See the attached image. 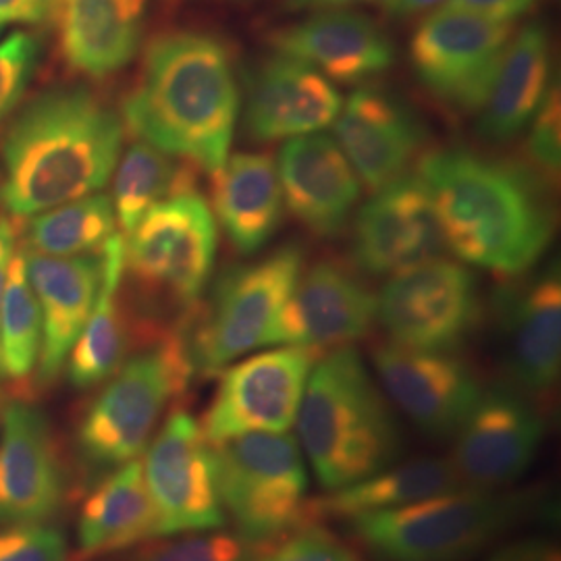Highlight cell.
I'll return each mask as SVG.
<instances>
[{"label": "cell", "mask_w": 561, "mask_h": 561, "mask_svg": "<svg viewBox=\"0 0 561 561\" xmlns=\"http://www.w3.org/2000/svg\"><path fill=\"white\" fill-rule=\"evenodd\" d=\"M445 248L500 275L533 268L553 238V206L535 173L472 150H437L419 167Z\"/></svg>", "instance_id": "6da1fadb"}, {"label": "cell", "mask_w": 561, "mask_h": 561, "mask_svg": "<svg viewBox=\"0 0 561 561\" xmlns=\"http://www.w3.org/2000/svg\"><path fill=\"white\" fill-rule=\"evenodd\" d=\"M121 141L123 123L90 90H44L4 134L2 210L36 217L96 194L117 167Z\"/></svg>", "instance_id": "7a4b0ae2"}, {"label": "cell", "mask_w": 561, "mask_h": 561, "mask_svg": "<svg viewBox=\"0 0 561 561\" xmlns=\"http://www.w3.org/2000/svg\"><path fill=\"white\" fill-rule=\"evenodd\" d=\"M238 111L236 71L221 42L175 32L150 44L123 123L138 140L215 173L229 157Z\"/></svg>", "instance_id": "3957f363"}, {"label": "cell", "mask_w": 561, "mask_h": 561, "mask_svg": "<svg viewBox=\"0 0 561 561\" xmlns=\"http://www.w3.org/2000/svg\"><path fill=\"white\" fill-rule=\"evenodd\" d=\"M298 431L327 491L368 479L400 461V424L360 354L341 345L317 362L304 389Z\"/></svg>", "instance_id": "277c9868"}, {"label": "cell", "mask_w": 561, "mask_h": 561, "mask_svg": "<svg viewBox=\"0 0 561 561\" xmlns=\"http://www.w3.org/2000/svg\"><path fill=\"white\" fill-rule=\"evenodd\" d=\"M530 512L522 493L461 486L387 512L347 518L362 547L381 561H463L497 541Z\"/></svg>", "instance_id": "5b68a950"}, {"label": "cell", "mask_w": 561, "mask_h": 561, "mask_svg": "<svg viewBox=\"0 0 561 561\" xmlns=\"http://www.w3.org/2000/svg\"><path fill=\"white\" fill-rule=\"evenodd\" d=\"M194 373L183 333L125 362L81 416L76 433L81 461L108 474L141 458L169 401L185 393Z\"/></svg>", "instance_id": "8992f818"}, {"label": "cell", "mask_w": 561, "mask_h": 561, "mask_svg": "<svg viewBox=\"0 0 561 561\" xmlns=\"http://www.w3.org/2000/svg\"><path fill=\"white\" fill-rule=\"evenodd\" d=\"M222 512L256 547L310 522L308 470L289 433H248L213 445Z\"/></svg>", "instance_id": "52a82bcc"}, {"label": "cell", "mask_w": 561, "mask_h": 561, "mask_svg": "<svg viewBox=\"0 0 561 561\" xmlns=\"http://www.w3.org/2000/svg\"><path fill=\"white\" fill-rule=\"evenodd\" d=\"M301 271L304 252L298 245H283L262 261L225 273L198 322L181 331L194 370L219 373L264 345Z\"/></svg>", "instance_id": "ba28073f"}, {"label": "cell", "mask_w": 561, "mask_h": 561, "mask_svg": "<svg viewBox=\"0 0 561 561\" xmlns=\"http://www.w3.org/2000/svg\"><path fill=\"white\" fill-rule=\"evenodd\" d=\"M514 36L507 21L443 7L416 30L410 57L416 78L445 106L479 113Z\"/></svg>", "instance_id": "9c48e42d"}, {"label": "cell", "mask_w": 561, "mask_h": 561, "mask_svg": "<svg viewBox=\"0 0 561 561\" xmlns=\"http://www.w3.org/2000/svg\"><path fill=\"white\" fill-rule=\"evenodd\" d=\"M377 319L396 345L454 352L481 319L479 283L458 262H422L393 275L382 287Z\"/></svg>", "instance_id": "30bf717a"}, {"label": "cell", "mask_w": 561, "mask_h": 561, "mask_svg": "<svg viewBox=\"0 0 561 561\" xmlns=\"http://www.w3.org/2000/svg\"><path fill=\"white\" fill-rule=\"evenodd\" d=\"M141 456L144 481L157 512V539L217 530L227 524L215 449L196 416L175 410Z\"/></svg>", "instance_id": "8fae6325"}, {"label": "cell", "mask_w": 561, "mask_h": 561, "mask_svg": "<svg viewBox=\"0 0 561 561\" xmlns=\"http://www.w3.org/2000/svg\"><path fill=\"white\" fill-rule=\"evenodd\" d=\"M317 350L280 345L229 366L202 416L210 445L248 433H289Z\"/></svg>", "instance_id": "7c38bea8"}, {"label": "cell", "mask_w": 561, "mask_h": 561, "mask_svg": "<svg viewBox=\"0 0 561 561\" xmlns=\"http://www.w3.org/2000/svg\"><path fill=\"white\" fill-rule=\"evenodd\" d=\"M217 222L196 192L152 206L125 241V266L148 289L192 304L213 273Z\"/></svg>", "instance_id": "4fadbf2b"}, {"label": "cell", "mask_w": 561, "mask_h": 561, "mask_svg": "<svg viewBox=\"0 0 561 561\" xmlns=\"http://www.w3.org/2000/svg\"><path fill=\"white\" fill-rule=\"evenodd\" d=\"M373 364L389 400L437 439L454 437L484 393L472 368L451 352L385 343L375 350Z\"/></svg>", "instance_id": "5bb4252c"}, {"label": "cell", "mask_w": 561, "mask_h": 561, "mask_svg": "<svg viewBox=\"0 0 561 561\" xmlns=\"http://www.w3.org/2000/svg\"><path fill=\"white\" fill-rule=\"evenodd\" d=\"M67 477L41 408L11 401L2 410L0 526L46 524L62 505Z\"/></svg>", "instance_id": "9a60e30c"}, {"label": "cell", "mask_w": 561, "mask_h": 561, "mask_svg": "<svg viewBox=\"0 0 561 561\" xmlns=\"http://www.w3.org/2000/svg\"><path fill=\"white\" fill-rule=\"evenodd\" d=\"M443 250L442 227L419 178L401 175L377 190L354 222V261L375 277H393Z\"/></svg>", "instance_id": "2e32d148"}, {"label": "cell", "mask_w": 561, "mask_h": 561, "mask_svg": "<svg viewBox=\"0 0 561 561\" xmlns=\"http://www.w3.org/2000/svg\"><path fill=\"white\" fill-rule=\"evenodd\" d=\"M377 319V296L335 262H319L291 289L264 345L321 350L364 337Z\"/></svg>", "instance_id": "e0dca14e"}, {"label": "cell", "mask_w": 561, "mask_h": 561, "mask_svg": "<svg viewBox=\"0 0 561 561\" xmlns=\"http://www.w3.org/2000/svg\"><path fill=\"white\" fill-rule=\"evenodd\" d=\"M539 412L510 391L482 393L456 433L451 463L461 482L474 489H503L533 466L541 447Z\"/></svg>", "instance_id": "ac0fdd59"}, {"label": "cell", "mask_w": 561, "mask_h": 561, "mask_svg": "<svg viewBox=\"0 0 561 561\" xmlns=\"http://www.w3.org/2000/svg\"><path fill=\"white\" fill-rule=\"evenodd\" d=\"M335 136L358 180L373 192L400 180L426 140L419 115L381 88H360L345 101Z\"/></svg>", "instance_id": "d6986e66"}, {"label": "cell", "mask_w": 561, "mask_h": 561, "mask_svg": "<svg viewBox=\"0 0 561 561\" xmlns=\"http://www.w3.org/2000/svg\"><path fill=\"white\" fill-rule=\"evenodd\" d=\"M343 99L319 69L277 53L248 78L245 129L259 141L319 134L340 117Z\"/></svg>", "instance_id": "ffe728a7"}, {"label": "cell", "mask_w": 561, "mask_h": 561, "mask_svg": "<svg viewBox=\"0 0 561 561\" xmlns=\"http://www.w3.org/2000/svg\"><path fill=\"white\" fill-rule=\"evenodd\" d=\"M275 164L289 213L317 236L341 233L360 198V180L340 144L321 131L300 136L280 148Z\"/></svg>", "instance_id": "44dd1931"}, {"label": "cell", "mask_w": 561, "mask_h": 561, "mask_svg": "<svg viewBox=\"0 0 561 561\" xmlns=\"http://www.w3.org/2000/svg\"><path fill=\"white\" fill-rule=\"evenodd\" d=\"M280 55L304 60L324 78L362 83L379 78L393 62L396 48L381 27L368 18L345 11H321L273 34Z\"/></svg>", "instance_id": "7402d4cb"}, {"label": "cell", "mask_w": 561, "mask_h": 561, "mask_svg": "<svg viewBox=\"0 0 561 561\" xmlns=\"http://www.w3.org/2000/svg\"><path fill=\"white\" fill-rule=\"evenodd\" d=\"M27 280L42 312L41 381H55L80 337L102 279V254L46 256L23 254Z\"/></svg>", "instance_id": "603a6c76"}, {"label": "cell", "mask_w": 561, "mask_h": 561, "mask_svg": "<svg viewBox=\"0 0 561 561\" xmlns=\"http://www.w3.org/2000/svg\"><path fill=\"white\" fill-rule=\"evenodd\" d=\"M60 50L80 73L106 78L140 46L146 0H53Z\"/></svg>", "instance_id": "cb8c5ba5"}, {"label": "cell", "mask_w": 561, "mask_h": 561, "mask_svg": "<svg viewBox=\"0 0 561 561\" xmlns=\"http://www.w3.org/2000/svg\"><path fill=\"white\" fill-rule=\"evenodd\" d=\"M213 175V208L227 238L241 254H256L279 227L283 215L277 164L266 154L227 157Z\"/></svg>", "instance_id": "d4e9b609"}, {"label": "cell", "mask_w": 561, "mask_h": 561, "mask_svg": "<svg viewBox=\"0 0 561 561\" xmlns=\"http://www.w3.org/2000/svg\"><path fill=\"white\" fill-rule=\"evenodd\" d=\"M152 539L157 512L138 458L108 472L81 505L76 558H104Z\"/></svg>", "instance_id": "484cf974"}, {"label": "cell", "mask_w": 561, "mask_h": 561, "mask_svg": "<svg viewBox=\"0 0 561 561\" xmlns=\"http://www.w3.org/2000/svg\"><path fill=\"white\" fill-rule=\"evenodd\" d=\"M553 85L549 34L541 25H526L512 36L493 88L482 104L479 129L489 140L518 136L533 121Z\"/></svg>", "instance_id": "4316f807"}, {"label": "cell", "mask_w": 561, "mask_h": 561, "mask_svg": "<svg viewBox=\"0 0 561 561\" xmlns=\"http://www.w3.org/2000/svg\"><path fill=\"white\" fill-rule=\"evenodd\" d=\"M507 364L522 389L542 393L560 377L561 280L549 271L507 304Z\"/></svg>", "instance_id": "83f0119b"}, {"label": "cell", "mask_w": 561, "mask_h": 561, "mask_svg": "<svg viewBox=\"0 0 561 561\" xmlns=\"http://www.w3.org/2000/svg\"><path fill=\"white\" fill-rule=\"evenodd\" d=\"M466 486L451 460L421 458L396 461L381 472L331 491L327 497L310 502V520L314 518H354L422 502Z\"/></svg>", "instance_id": "f1b7e54d"}, {"label": "cell", "mask_w": 561, "mask_h": 561, "mask_svg": "<svg viewBox=\"0 0 561 561\" xmlns=\"http://www.w3.org/2000/svg\"><path fill=\"white\" fill-rule=\"evenodd\" d=\"M125 273V240L113 233L102 245V279L92 312L80 337L67 356V379L88 389L101 385L117 373L125 354V331L121 322V279Z\"/></svg>", "instance_id": "f546056e"}, {"label": "cell", "mask_w": 561, "mask_h": 561, "mask_svg": "<svg viewBox=\"0 0 561 561\" xmlns=\"http://www.w3.org/2000/svg\"><path fill=\"white\" fill-rule=\"evenodd\" d=\"M192 192H196L192 164L138 141L121 159L111 201L123 231L129 233L152 206Z\"/></svg>", "instance_id": "4dcf8cb0"}, {"label": "cell", "mask_w": 561, "mask_h": 561, "mask_svg": "<svg viewBox=\"0 0 561 561\" xmlns=\"http://www.w3.org/2000/svg\"><path fill=\"white\" fill-rule=\"evenodd\" d=\"M115 208L104 194L60 204L36 215L30 222L27 241L46 256H81L102 248L115 233Z\"/></svg>", "instance_id": "1f68e13d"}, {"label": "cell", "mask_w": 561, "mask_h": 561, "mask_svg": "<svg viewBox=\"0 0 561 561\" xmlns=\"http://www.w3.org/2000/svg\"><path fill=\"white\" fill-rule=\"evenodd\" d=\"M42 312L27 280L25 256L13 252L0 306V356L4 377L27 379L41 360Z\"/></svg>", "instance_id": "d6a6232c"}, {"label": "cell", "mask_w": 561, "mask_h": 561, "mask_svg": "<svg viewBox=\"0 0 561 561\" xmlns=\"http://www.w3.org/2000/svg\"><path fill=\"white\" fill-rule=\"evenodd\" d=\"M162 539L167 541L146 545L129 561H254L262 549L221 528Z\"/></svg>", "instance_id": "836d02e7"}, {"label": "cell", "mask_w": 561, "mask_h": 561, "mask_svg": "<svg viewBox=\"0 0 561 561\" xmlns=\"http://www.w3.org/2000/svg\"><path fill=\"white\" fill-rule=\"evenodd\" d=\"M254 561H360L356 553L317 524H301L296 530L266 545L256 553Z\"/></svg>", "instance_id": "e575fe53"}, {"label": "cell", "mask_w": 561, "mask_h": 561, "mask_svg": "<svg viewBox=\"0 0 561 561\" xmlns=\"http://www.w3.org/2000/svg\"><path fill=\"white\" fill-rule=\"evenodd\" d=\"M38 62V41L15 32L0 42V119L9 115L27 90Z\"/></svg>", "instance_id": "d590c367"}, {"label": "cell", "mask_w": 561, "mask_h": 561, "mask_svg": "<svg viewBox=\"0 0 561 561\" xmlns=\"http://www.w3.org/2000/svg\"><path fill=\"white\" fill-rule=\"evenodd\" d=\"M0 561H69L65 535L46 524L0 526Z\"/></svg>", "instance_id": "8d00e7d4"}, {"label": "cell", "mask_w": 561, "mask_h": 561, "mask_svg": "<svg viewBox=\"0 0 561 561\" xmlns=\"http://www.w3.org/2000/svg\"><path fill=\"white\" fill-rule=\"evenodd\" d=\"M530 159L547 175H558L561 164V104L560 88L551 85L537 115L533 117L528 138Z\"/></svg>", "instance_id": "74e56055"}, {"label": "cell", "mask_w": 561, "mask_h": 561, "mask_svg": "<svg viewBox=\"0 0 561 561\" xmlns=\"http://www.w3.org/2000/svg\"><path fill=\"white\" fill-rule=\"evenodd\" d=\"M537 0H447L445 7L470 11L482 18L512 23L533 9Z\"/></svg>", "instance_id": "f35d334b"}, {"label": "cell", "mask_w": 561, "mask_h": 561, "mask_svg": "<svg viewBox=\"0 0 561 561\" xmlns=\"http://www.w3.org/2000/svg\"><path fill=\"white\" fill-rule=\"evenodd\" d=\"M486 561H561L560 547L545 539H522L505 545Z\"/></svg>", "instance_id": "ab89813d"}, {"label": "cell", "mask_w": 561, "mask_h": 561, "mask_svg": "<svg viewBox=\"0 0 561 561\" xmlns=\"http://www.w3.org/2000/svg\"><path fill=\"white\" fill-rule=\"evenodd\" d=\"M53 11V0H0V23H41Z\"/></svg>", "instance_id": "60d3db41"}, {"label": "cell", "mask_w": 561, "mask_h": 561, "mask_svg": "<svg viewBox=\"0 0 561 561\" xmlns=\"http://www.w3.org/2000/svg\"><path fill=\"white\" fill-rule=\"evenodd\" d=\"M15 233L13 227L7 219H0V306H2V294H4V283H7V271L9 262L15 252ZM0 379H4V368H2V356H0Z\"/></svg>", "instance_id": "b9f144b4"}, {"label": "cell", "mask_w": 561, "mask_h": 561, "mask_svg": "<svg viewBox=\"0 0 561 561\" xmlns=\"http://www.w3.org/2000/svg\"><path fill=\"white\" fill-rule=\"evenodd\" d=\"M442 2H447V0H381V7L389 15L410 18V15H416L431 7H437Z\"/></svg>", "instance_id": "7bdbcfd3"}, {"label": "cell", "mask_w": 561, "mask_h": 561, "mask_svg": "<svg viewBox=\"0 0 561 561\" xmlns=\"http://www.w3.org/2000/svg\"><path fill=\"white\" fill-rule=\"evenodd\" d=\"M370 0H287L291 11H340Z\"/></svg>", "instance_id": "ee69618b"}, {"label": "cell", "mask_w": 561, "mask_h": 561, "mask_svg": "<svg viewBox=\"0 0 561 561\" xmlns=\"http://www.w3.org/2000/svg\"><path fill=\"white\" fill-rule=\"evenodd\" d=\"M2 410H4V408H2V403H0V419H2Z\"/></svg>", "instance_id": "f6af8a7d"}]
</instances>
